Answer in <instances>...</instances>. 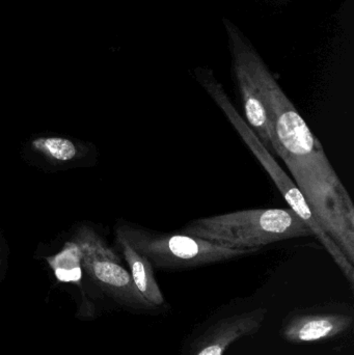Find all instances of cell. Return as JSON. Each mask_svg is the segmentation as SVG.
I'll list each match as a JSON object with an SVG mask.
<instances>
[{"mask_svg": "<svg viewBox=\"0 0 354 355\" xmlns=\"http://www.w3.org/2000/svg\"><path fill=\"white\" fill-rule=\"evenodd\" d=\"M353 317L346 314H311L294 316L285 323L283 336L291 343H309L332 339L348 331Z\"/></svg>", "mask_w": 354, "mask_h": 355, "instance_id": "ba28073f", "label": "cell"}, {"mask_svg": "<svg viewBox=\"0 0 354 355\" xmlns=\"http://www.w3.org/2000/svg\"><path fill=\"white\" fill-rule=\"evenodd\" d=\"M35 151L54 164L69 162L78 156V148L68 139L62 137H39L31 144Z\"/></svg>", "mask_w": 354, "mask_h": 355, "instance_id": "8fae6325", "label": "cell"}, {"mask_svg": "<svg viewBox=\"0 0 354 355\" xmlns=\"http://www.w3.org/2000/svg\"><path fill=\"white\" fill-rule=\"evenodd\" d=\"M180 233L227 248L257 250L284 240L314 236L290 208L247 209L202 217L187 223Z\"/></svg>", "mask_w": 354, "mask_h": 355, "instance_id": "7a4b0ae2", "label": "cell"}, {"mask_svg": "<svg viewBox=\"0 0 354 355\" xmlns=\"http://www.w3.org/2000/svg\"><path fill=\"white\" fill-rule=\"evenodd\" d=\"M118 245L124 254L125 260L130 268V275L135 287L147 302L156 308L166 304L163 294L154 275V267L143 254L134 250L122 236L116 235Z\"/></svg>", "mask_w": 354, "mask_h": 355, "instance_id": "9c48e42d", "label": "cell"}, {"mask_svg": "<svg viewBox=\"0 0 354 355\" xmlns=\"http://www.w3.org/2000/svg\"><path fill=\"white\" fill-rule=\"evenodd\" d=\"M50 267L53 269L56 279L62 283H79L81 272V252L74 241L68 242L62 252L47 258Z\"/></svg>", "mask_w": 354, "mask_h": 355, "instance_id": "30bf717a", "label": "cell"}, {"mask_svg": "<svg viewBox=\"0 0 354 355\" xmlns=\"http://www.w3.org/2000/svg\"><path fill=\"white\" fill-rule=\"evenodd\" d=\"M231 47L245 60L263 100L282 158L322 229L354 265V205L321 143L253 47L227 22Z\"/></svg>", "mask_w": 354, "mask_h": 355, "instance_id": "6da1fadb", "label": "cell"}, {"mask_svg": "<svg viewBox=\"0 0 354 355\" xmlns=\"http://www.w3.org/2000/svg\"><path fill=\"white\" fill-rule=\"evenodd\" d=\"M197 78L202 87L206 89L208 95L215 102L216 105L226 114L227 119L230 121L231 124L240 135L241 139L247 144V147L253 152L254 155L257 157L262 166L265 168L266 172L268 173L282 193L283 198L288 202L291 210L297 213L307 223L308 227L313 232V235L319 240L321 245L326 248V252L332 257L337 266L342 271L343 275L348 281L351 289H353L354 265L349 262L348 259L341 250V248L337 245L336 242L322 229L297 184L281 168L280 164L274 159V155L266 149L265 146L260 141L253 129L237 112L230 98L224 92V87L218 83L211 71L199 69L197 71Z\"/></svg>", "mask_w": 354, "mask_h": 355, "instance_id": "3957f363", "label": "cell"}, {"mask_svg": "<svg viewBox=\"0 0 354 355\" xmlns=\"http://www.w3.org/2000/svg\"><path fill=\"white\" fill-rule=\"evenodd\" d=\"M232 54L233 70H234L235 78L240 92L241 99H242L247 124L253 129L254 132L257 135L266 149L272 155L281 157L282 149H281L280 141L274 132L267 110L256 87V83H254L253 77L245 60L234 48H232Z\"/></svg>", "mask_w": 354, "mask_h": 355, "instance_id": "8992f818", "label": "cell"}, {"mask_svg": "<svg viewBox=\"0 0 354 355\" xmlns=\"http://www.w3.org/2000/svg\"><path fill=\"white\" fill-rule=\"evenodd\" d=\"M72 240L80 250L81 266L106 293L130 308L155 310L156 306L139 293L130 272L121 264V259L93 230L81 227Z\"/></svg>", "mask_w": 354, "mask_h": 355, "instance_id": "5b68a950", "label": "cell"}, {"mask_svg": "<svg viewBox=\"0 0 354 355\" xmlns=\"http://www.w3.org/2000/svg\"><path fill=\"white\" fill-rule=\"evenodd\" d=\"M266 314V309L259 308L222 319L195 342L191 355H224L231 344L257 333L263 325Z\"/></svg>", "mask_w": 354, "mask_h": 355, "instance_id": "52a82bcc", "label": "cell"}, {"mask_svg": "<svg viewBox=\"0 0 354 355\" xmlns=\"http://www.w3.org/2000/svg\"><path fill=\"white\" fill-rule=\"evenodd\" d=\"M154 268L177 269L206 266L256 254L257 248H232L180 233H162L141 227L122 225L116 230Z\"/></svg>", "mask_w": 354, "mask_h": 355, "instance_id": "277c9868", "label": "cell"}]
</instances>
